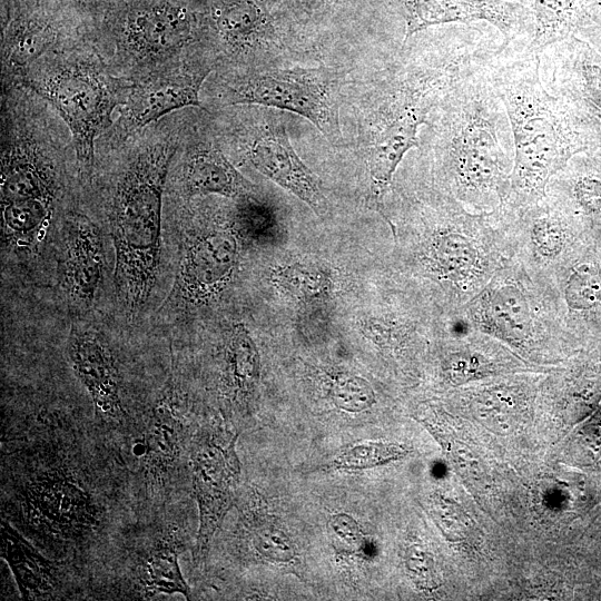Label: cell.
<instances>
[{
	"label": "cell",
	"instance_id": "60d3db41",
	"mask_svg": "<svg viewBox=\"0 0 601 601\" xmlns=\"http://www.w3.org/2000/svg\"><path fill=\"white\" fill-rule=\"evenodd\" d=\"M86 1V0H85Z\"/></svg>",
	"mask_w": 601,
	"mask_h": 601
},
{
	"label": "cell",
	"instance_id": "cb8c5ba5",
	"mask_svg": "<svg viewBox=\"0 0 601 601\" xmlns=\"http://www.w3.org/2000/svg\"><path fill=\"white\" fill-rule=\"evenodd\" d=\"M179 431L175 404L164 396L154 408L145 435L144 460L147 466L164 472L175 465L180 442Z\"/></svg>",
	"mask_w": 601,
	"mask_h": 601
},
{
	"label": "cell",
	"instance_id": "52a82bcc",
	"mask_svg": "<svg viewBox=\"0 0 601 601\" xmlns=\"http://www.w3.org/2000/svg\"><path fill=\"white\" fill-rule=\"evenodd\" d=\"M550 76L544 85L562 100L601 148V51L579 36L551 45L540 53Z\"/></svg>",
	"mask_w": 601,
	"mask_h": 601
},
{
	"label": "cell",
	"instance_id": "f546056e",
	"mask_svg": "<svg viewBox=\"0 0 601 601\" xmlns=\"http://www.w3.org/2000/svg\"><path fill=\"white\" fill-rule=\"evenodd\" d=\"M252 541L257 553L267 561L278 564L297 561V550L290 536L272 520L255 522Z\"/></svg>",
	"mask_w": 601,
	"mask_h": 601
},
{
	"label": "cell",
	"instance_id": "e575fe53",
	"mask_svg": "<svg viewBox=\"0 0 601 601\" xmlns=\"http://www.w3.org/2000/svg\"><path fill=\"white\" fill-rule=\"evenodd\" d=\"M430 509L433 520L451 541H461L470 532L471 525L463 510L449 497L434 494Z\"/></svg>",
	"mask_w": 601,
	"mask_h": 601
},
{
	"label": "cell",
	"instance_id": "4fadbf2b",
	"mask_svg": "<svg viewBox=\"0 0 601 601\" xmlns=\"http://www.w3.org/2000/svg\"><path fill=\"white\" fill-rule=\"evenodd\" d=\"M247 157L260 174L304 201L317 215L326 214L327 199L283 127L260 131L249 144Z\"/></svg>",
	"mask_w": 601,
	"mask_h": 601
},
{
	"label": "cell",
	"instance_id": "5bb4252c",
	"mask_svg": "<svg viewBox=\"0 0 601 601\" xmlns=\"http://www.w3.org/2000/svg\"><path fill=\"white\" fill-rule=\"evenodd\" d=\"M70 364L88 391L97 413L102 417H119L122 413L120 376L112 352L92 327L72 326L67 345Z\"/></svg>",
	"mask_w": 601,
	"mask_h": 601
},
{
	"label": "cell",
	"instance_id": "d4e9b609",
	"mask_svg": "<svg viewBox=\"0 0 601 601\" xmlns=\"http://www.w3.org/2000/svg\"><path fill=\"white\" fill-rule=\"evenodd\" d=\"M55 199L32 198L1 204L2 240L6 245L31 244L51 218Z\"/></svg>",
	"mask_w": 601,
	"mask_h": 601
},
{
	"label": "cell",
	"instance_id": "9c48e42d",
	"mask_svg": "<svg viewBox=\"0 0 601 601\" xmlns=\"http://www.w3.org/2000/svg\"><path fill=\"white\" fill-rule=\"evenodd\" d=\"M405 16L403 48L408 39L432 26L486 21L504 38L502 50L529 27L533 31V12L509 0H401Z\"/></svg>",
	"mask_w": 601,
	"mask_h": 601
},
{
	"label": "cell",
	"instance_id": "44dd1931",
	"mask_svg": "<svg viewBox=\"0 0 601 601\" xmlns=\"http://www.w3.org/2000/svg\"><path fill=\"white\" fill-rule=\"evenodd\" d=\"M178 553L175 539H162L141 556L137 578L145 597L178 593L190 599V589L179 568Z\"/></svg>",
	"mask_w": 601,
	"mask_h": 601
},
{
	"label": "cell",
	"instance_id": "4dcf8cb0",
	"mask_svg": "<svg viewBox=\"0 0 601 601\" xmlns=\"http://www.w3.org/2000/svg\"><path fill=\"white\" fill-rule=\"evenodd\" d=\"M565 300L572 309H590L601 303V274L592 264L577 267L570 275L565 289Z\"/></svg>",
	"mask_w": 601,
	"mask_h": 601
},
{
	"label": "cell",
	"instance_id": "484cf974",
	"mask_svg": "<svg viewBox=\"0 0 601 601\" xmlns=\"http://www.w3.org/2000/svg\"><path fill=\"white\" fill-rule=\"evenodd\" d=\"M215 23L220 37L235 49L253 46L266 30V18L249 0H238L217 8Z\"/></svg>",
	"mask_w": 601,
	"mask_h": 601
},
{
	"label": "cell",
	"instance_id": "ba28073f",
	"mask_svg": "<svg viewBox=\"0 0 601 601\" xmlns=\"http://www.w3.org/2000/svg\"><path fill=\"white\" fill-rule=\"evenodd\" d=\"M238 255L234 228H215L190 237L183 249L168 300L171 307L200 305L217 295L231 279Z\"/></svg>",
	"mask_w": 601,
	"mask_h": 601
},
{
	"label": "cell",
	"instance_id": "603a6c76",
	"mask_svg": "<svg viewBox=\"0 0 601 601\" xmlns=\"http://www.w3.org/2000/svg\"><path fill=\"white\" fill-rule=\"evenodd\" d=\"M29 497L42 520L58 530L73 528L75 524L86 521V496L67 480L46 479L32 489Z\"/></svg>",
	"mask_w": 601,
	"mask_h": 601
},
{
	"label": "cell",
	"instance_id": "2e32d148",
	"mask_svg": "<svg viewBox=\"0 0 601 601\" xmlns=\"http://www.w3.org/2000/svg\"><path fill=\"white\" fill-rule=\"evenodd\" d=\"M181 184L189 197L215 194L245 199L250 197L253 190L221 150L211 145H200L187 155L181 169Z\"/></svg>",
	"mask_w": 601,
	"mask_h": 601
},
{
	"label": "cell",
	"instance_id": "ab89813d",
	"mask_svg": "<svg viewBox=\"0 0 601 601\" xmlns=\"http://www.w3.org/2000/svg\"><path fill=\"white\" fill-rule=\"evenodd\" d=\"M144 1V0H142Z\"/></svg>",
	"mask_w": 601,
	"mask_h": 601
},
{
	"label": "cell",
	"instance_id": "8d00e7d4",
	"mask_svg": "<svg viewBox=\"0 0 601 601\" xmlns=\"http://www.w3.org/2000/svg\"><path fill=\"white\" fill-rule=\"evenodd\" d=\"M532 240L536 250L543 256H555L560 253L564 233L560 220L550 214H541L532 223Z\"/></svg>",
	"mask_w": 601,
	"mask_h": 601
},
{
	"label": "cell",
	"instance_id": "5b68a950",
	"mask_svg": "<svg viewBox=\"0 0 601 601\" xmlns=\"http://www.w3.org/2000/svg\"><path fill=\"white\" fill-rule=\"evenodd\" d=\"M335 72L326 67L274 69L227 87L226 104H250L297 114L324 136L338 131Z\"/></svg>",
	"mask_w": 601,
	"mask_h": 601
},
{
	"label": "cell",
	"instance_id": "f1b7e54d",
	"mask_svg": "<svg viewBox=\"0 0 601 601\" xmlns=\"http://www.w3.org/2000/svg\"><path fill=\"white\" fill-rule=\"evenodd\" d=\"M411 449L405 444L364 440L345 446L329 463L335 470L358 471L385 465L407 456Z\"/></svg>",
	"mask_w": 601,
	"mask_h": 601
},
{
	"label": "cell",
	"instance_id": "ac0fdd59",
	"mask_svg": "<svg viewBox=\"0 0 601 601\" xmlns=\"http://www.w3.org/2000/svg\"><path fill=\"white\" fill-rule=\"evenodd\" d=\"M58 35L49 22L22 18L6 28L2 41L3 73L20 78L56 45Z\"/></svg>",
	"mask_w": 601,
	"mask_h": 601
},
{
	"label": "cell",
	"instance_id": "7a4b0ae2",
	"mask_svg": "<svg viewBox=\"0 0 601 601\" xmlns=\"http://www.w3.org/2000/svg\"><path fill=\"white\" fill-rule=\"evenodd\" d=\"M540 55L490 65V79L504 104L514 145L506 201L531 206L546 196L551 178L577 154L595 148L565 104L541 78Z\"/></svg>",
	"mask_w": 601,
	"mask_h": 601
},
{
	"label": "cell",
	"instance_id": "836d02e7",
	"mask_svg": "<svg viewBox=\"0 0 601 601\" xmlns=\"http://www.w3.org/2000/svg\"><path fill=\"white\" fill-rule=\"evenodd\" d=\"M404 566L418 590L431 592L441 585L435 559L424 545L412 543L405 549Z\"/></svg>",
	"mask_w": 601,
	"mask_h": 601
},
{
	"label": "cell",
	"instance_id": "1f68e13d",
	"mask_svg": "<svg viewBox=\"0 0 601 601\" xmlns=\"http://www.w3.org/2000/svg\"><path fill=\"white\" fill-rule=\"evenodd\" d=\"M329 396L336 407L353 413L365 411L375 403L371 384L356 375L335 377L331 384Z\"/></svg>",
	"mask_w": 601,
	"mask_h": 601
},
{
	"label": "cell",
	"instance_id": "3957f363",
	"mask_svg": "<svg viewBox=\"0 0 601 601\" xmlns=\"http://www.w3.org/2000/svg\"><path fill=\"white\" fill-rule=\"evenodd\" d=\"M176 147L157 141L138 150L118 178L110 229L114 284L125 315L135 319L154 290L161 243L162 197Z\"/></svg>",
	"mask_w": 601,
	"mask_h": 601
},
{
	"label": "cell",
	"instance_id": "ffe728a7",
	"mask_svg": "<svg viewBox=\"0 0 601 601\" xmlns=\"http://www.w3.org/2000/svg\"><path fill=\"white\" fill-rule=\"evenodd\" d=\"M259 380V354L247 327L234 324L226 342L224 384L235 402L244 403Z\"/></svg>",
	"mask_w": 601,
	"mask_h": 601
},
{
	"label": "cell",
	"instance_id": "d6986e66",
	"mask_svg": "<svg viewBox=\"0 0 601 601\" xmlns=\"http://www.w3.org/2000/svg\"><path fill=\"white\" fill-rule=\"evenodd\" d=\"M533 31L524 52L540 55L545 48L590 27L585 0H534Z\"/></svg>",
	"mask_w": 601,
	"mask_h": 601
},
{
	"label": "cell",
	"instance_id": "30bf717a",
	"mask_svg": "<svg viewBox=\"0 0 601 601\" xmlns=\"http://www.w3.org/2000/svg\"><path fill=\"white\" fill-rule=\"evenodd\" d=\"M193 37L187 9L170 0H144L122 23L121 43L137 61L156 62L171 58Z\"/></svg>",
	"mask_w": 601,
	"mask_h": 601
},
{
	"label": "cell",
	"instance_id": "8fae6325",
	"mask_svg": "<svg viewBox=\"0 0 601 601\" xmlns=\"http://www.w3.org/2000/svg\"><path fill=\"white\" fill-rule=\"evenodd\" d=\"M105 269L104 243L98 226L73 213L65 223L60 256L62 287L79 306H90L101 288Z\"/></svg>",
	"mask_w": 601,
	"mask_h": 601
},
{
	"label": "cell",
	"instance_id": "d6a6232c",
	"mask_svg": "<svg viewBox=\"0 0 601 601\" xmlns=\"http://www.w3.org/2000/svg\"><path fill=\"white\" fill-rule=\"evenodd\" d=\"M327 532L337 553L362 556L368 552V540L357 521L347 513H335L327 521Z\"/></svg>",
	"mask_w": 601,
	"mask_h": 601
},
{
	"label": "cell",
	"instance_id": "f35d334b",
	"mask_svg": "<svg viewBox=\"0 0 601 601\" xmlns=\"http://www.w3.org/2000/svg\"><path fill=\"white\" fill-rule=\"evenodd\" d=\"M509 1H515V0H509Z\"/></svg>",
	"mask_w": 601,
	"mask_h": 601
},
{
	"label": "cell",
	"instance_id": "7402d4cb",
	"mask_svg": "<svg viewBox=\"0 0 601 601\" xmlns=\"http://www.w3.org/2000/svg\"><path fill=\"white\" fill-rule=\"evenodd\" d=\"M484 315L497 335L512 342L526 339L532 329V314L526 297L513 284L492 287L484 299Z\"/></svg>",
	"mask_w": 601,
	"mask_h": 601
},
{
	"label": "cell",
	"instance_id": "277c9868",
	"mask_svg": "<svg viewBox=\"0 0 601 601\" xmlns=\"http://www.w3.org/2000/svg\"><path fill=\"white\" fill-rule=\"evenodd\" d=\"M21 82L47 100L67 125L83 176L91 173L96 139L111 125L130 81L111 77L101 63L83 55L38 60Z\"/></svg>",
	"mask_w": 601,
	"mask_h": 601
},
{
	"label": "cell",
	"instance_id": "83f0119b",
	"mask_svg": "<svg viewBox=\"0 0 601 601\" xmlns=\"http://www.w3.org/2000/svg\"><path fill=\"white\" fill-rule=\"evenodd\" d=\"M273 283L299 300L326 298L333 290L332 274L315 263H294L276 268Z\"/></svg>",
	"mask_w": 601,
	"mask_h": 601
},
{
	"label": "cell",
	"instance_id": "d590c367",
	"mask_svg": "<svg viewBox=\"0 0 601 601\" xmlns=\"http://www.w3.org/2000/svg\"><path fill=\"white\" fill-rule=\"evenodd\" d=\"M490 371L489 363L480 355L472 353H454L444 363L445 376L453 385L482 378Z\"/></svg>",
	"mask_w": 601,
	"mask_h": 601
},
{
	"label": "cell",
	"instance_id": "8992f818",
	"mask_svg": "<svg viewBox=\"0 0 601 601\" xmlns=\"http://www.w3.org/2000/svg\"><path fill=\"white\" fill-rule=\"evenodd\" d=\"M238 433L216 426L195 441L191 454L193 487L199 515L194 560L205 562L211 541L234 503L240 476L236 452Z\"/></svg>",
	"mask_w": 601,
	"mask_h": 601
},
{
	"label": "cell",
	"instance_id": "74e56055",
	"mask_svg": "<svg viewBox=\"0 0 601 601\" xmlns=\"http://www.w3.org/2000/svg\"><path fill=\"white\" fill-rule=\"evenodd\" d=\"M590 24L601 30V0H585Z\"/></svg>",
	"mask_w": 601,
	"mask_h": 601
},
{
	"label": "cell",
	"instance_id": "e0dca14e",
	"mask_svg": "<svg viewBox=\"0 0 601 601\" xmlns=\"http://www.w3.org/2000/svg\"><path fill=\"white\" fill-rule=\"evenodd\" d=\"M1 556L9 564L22 599L48 598L56 589L52 564L7 521H1Z\"/></svg>",
	"mask_w": 601,
	"mask_h": 601
},
{
	"label": "cell",
	"instance_id": "7c38bea8",
	"mask_svg": "<svg viewBox=\"0 0 601 601\" xmlns=\"http://www.w3.org/2000/svg\"><path fill=\"white\" fill-rule=\"evenodd\" d=\"M209 71L176 72L131 81L121 105L126 132L139 130L186 107H201L200 88Z\"/></svg>",
	"mask_w": 601,
	"mask_h": 601
},
{
	"label": "cell",
	"instance_id": "4316f807",
	"mask_svg": "<svg viewBox=\"0 0 601 601\" xmlns=\"http://www.w3.org/2000/svg\"><path fill=\"white\" fill-rule=\"evenodd\" d=\"M430 254L435 269L456 283L466 279L479 262L474 244L454 230L439 233L432 242Z\"/></svg>",
	"mask_w": 601,
	"mask_h": 601
},
{
	"label": "cell",
	"instance_id": "9a60e30c",
	"mask_svg": "<svg viewBox=\"0 0 601 601\" xmlns=\"http://www.w3.org/2000/svg\"><path fill=\"white\" fill-rule=\"evenodd\" d=\"M41 151L29 141H9L2 137L1 204L17 200L56 199L57 179Z\"/></svg>",
	"mask_w": 601,
	"mask_h": 601
},
{
	"label": "cell",
	"instance_id": "6da1fadb",
	"mask_svg": "<svg viewBox=\"0 0 601 601\" xmlns=\"http://www.w3.org/2000/svg\"><path fill=\"white\" fill-rule=\"evenodd\" d=\"M493 59L459 80L426 125L435 132V148L452 189L461 201L475 207L502 204L511 190L513 135L490 79Z\"/></svg>",
	"mask_w": 601,
	"mask_h": 601
}]
</instances>
